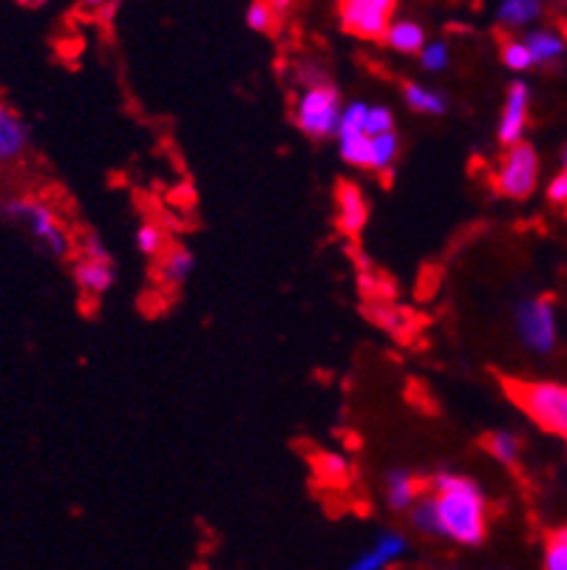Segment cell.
<instances>
[{
    "label": "cell",
    "instance_id": "ac0fdd59",
    "mask_svg": "<svg viewBox=\"0 0 567 570\" xmlns=\"http://www.w3.org/2000/svg\"><path fill=\"white\" fill-rule=\"evenodd\" d=\"M482 449H486L499 465H508V469H517L519 458H522V440H519V434L506 432V429H497V432L486 434V438H482Z\"/></svg>",
    "mask_w": 567,
    "mask_h": 570
},
{
    "label": "cell",
    "instance_id": "1f68e13d",
    "mask_svg": "<svg viewBox=\"0 0 567 570\" xmlns=\"http://www.w3.org/2000/svg\"><path fill=\"white\" fill-rule=\"evenodd\" d=\"M267 3H270V9H273L275 20L287 18V14L293 12V7H295V0H267Z\"/></svg>",
    "mask_w": 567,
    "mask_h": 570
},
{
    "label": "cell",
    "instance_id": "30bf717a",
    "mask_svg": "<svg viewBox=\"0 0 567 570\" xmlns=\"http://www.w3.org/2000/svg\"><path fill=\"white\" fill-rule=\"evenodd\" d=\"M369 222V202L350 179L335 185V225L346 238H358Z\"/></svg>",
    "mask_w": 567,
    "mask_h": 570
},
{
    "label": "cell",
    "instance_id": "4316f807",
    "mask_svg": "<svg viewBox=\"0 0 567 570\" xmlns=\"http://www.w3.org/2000/svg\"><path fill=\"white\" fill-rule=\"evenodd\" d=\"M449 63H451V51L443 40L426 43V49L420 51V66H423L426 71H431V75H437V71H446L449 69Z\"/></svg>",
    "mask_w": 567,
    "mask_h": 570
},
{
    "label": "cell",
    "instance_id": "d4e9b609",
    "mask_svg": "<svg viewBox=\"0 0 567 570\" xmlns=\"http://www.w3.org/2000/svg\"><path fill=\"white\" fill-rule=\"evenodd\" d=\"M542 570H567V525L554 528L545 537Z\"/></svg>",
    "mask_w": 567,
    "mask_h": 570
},
{
    "label": "cell",
    "instance_id": "2e32d148",
    "mask_svg": "<svg viewBox=\"0 0 567 570\" xmlns=\"http://www.w3.org/2000/svg\"><path fill=\"white\" fill-rule=\"evenodd\" d=\"M403 102L412 108L414 114H426V117H443L449 111V100L434 88H426L420 82H403Z\"/></svg>",
    "mask_w": 567,
    "mask_h": 570
},
{
    "label": "cell",
    "instance_id": "3957f363",
    "mask_svg": "<svg viewBox=\"0 0 567 570\" xmlns=\"http://www.w3.org/2000/svg\"><path fill=\"white\" fill-rule=\"evenodd\" d=\"M508 401L542 432L567 443V386L556 381H528V377H499Z\"/></svg>",
    "mask_w": 567,
    "mask_h": 570
},
{
    "label": "cell",
    "instance_id": "e575fe53",
    "mask_svg": "<svg viewBox=\"0 0 567 570\" xmlns=\"http://www.w3.org/2000/svg\"><path fill=\"white\" fill-rule=\"evenodd\" d=\"M29 3H46V0H29Z\"/></svg>",
    "mask_w": 567,
    "mask_h": 570
},
{
    "label": "cell",
    "instance_id": "4dcf8cb0",
    "mask_svg": "<svg viewBox=\"0 0 567 570\" xmlns=\"http://www.w3.org/2000/svg\"><path fill=\"white\" fill-rule=\"evenodd\" d=\"M548 202L556 207H567V154L561 157L559 174H556L548 185Z\"/></svg>",
    "mask_w": 567,
    "mask_h": 570
},
{
    "label": "cell",
    "instance_id": "277c9868",
    "mask_svg": "<svg viewBox=\"0 0 567 570\" xmlns=\"http://www.w3.org/2000/svg\"><path fill=\"white\" fill-rule=\"evenodd\" d=\"M343 102L338 88L324 75H310L304 80V88L295 97L293 122L304 137L312 142H324L338 131Z\"/></svg>",
    "mask_w": 567,
    "mask_h": 570
},
{
    "label": "cell",
    "instance_id": "f546056e",
    "mask_svg": "<svg viewBox=\"0 0 567 570\" xmlns=\"http://www.w3.org/2000/svg\"><path fill=\"white\" fill-rule=\"evenodd\" d=\"M315 469H319L321 476H326L330 483H343L350 476V465L346 460L338 458V454H319L315 458Z\"/></svg>",
    "mask_w": 567,
    "mask_h": 570
},
{
    "label": "cell",
    "instance_id": "44dd1931",
    "mask_svg": "<svg viewBox=\"0 0 567 570\" xmlns=\"http://www.w3.org/2000/svg\"><path fill=\"white\" fill-rule=\"evenodd\" d=\"M525 43H528L530 55H534V63L537 66L554 63L556 57H561V51H565V38L556 32H548V29L530 32Z\"/></svg>",
    "mask_w": 567,
    "mask_h": 570
},
{
    "label": "cell",
    "instance_id": "cb8c5ba5",
    "mask_svg": "<svg viewBox=\"0 0 567 570\" xmlns=\"http://www.w3.org/2000/svg\"><path fill=\"white\" fill-rule=\"evenodd\" d=\"M409 522H412L414 531L423 533V537H440V517H437L434 497H431L429 491L414 502V508L409 511Z\"/></svg>",
    "mask_w": 567,
    "mask_h": 570
},
{
    "label": "cell",
    "instance_id": "83f0119b",
    "mask_svg": "<svg viewBox=\"0 0 567 570\" xmlns=\"http://www.w3.org/2000/svg\"><path fill=\"white\" fill-rule=\"evenodd\" d=\"M247 26L253 32H273L275 29V14L270 9L267 0H253L247 9Z\"/></svg>",
    "mask_w": 567,
    "mask_h": 570
},
{
    "label": "cell",
    "instance_id": "d6986e66",
    "mask_svg": "<svg viewBox=\"0 0 567 570\" xmlns=\"http://www.w3.org/2000/svg\"><path fill=\"white\" fill-rule=\"evenodd\" d=\"M366 315L374 321V324L381 326L383 333L394 335V338H400V335H405L409 330H412V318H409V313H405V309H398L394 304L369 302Z\"/></svg>",
    "mask_w": 567,
    "mask_h": 570
},
{
    "label": "cell",
    "instance_id": "8fae6325",
    "mask_svg": "<svg viewBox=\"0 0 567 570\" xmlns=\"http://www.w3.org/2000/svg\"><path fill=\"white\" fill-rule=\"evenodd\" d=\"M29 126L18 111L0 97V168L18 163L29 151Z\"/></svg>",
    "mask_w": 567,
    "mask_h": 570
},
{
    "label": "cell",
    "instance_id": "f1b7e54d",
    "mask_svg": "<svg viewBox=\"0 0 567 570\" xmlns=\"http://www.w3.org/2000/svg\"><path fill=\"white\" fill-rule=\"evenodd\" d=\"M394 131V114L387 106H369L366 114V134L369 137H381V134Z\"/></svg>",
    "mask_w": 567,
    "mask_h": 570
},
{
    "label": "cell",
    "instance_id": "ffe728a7",
    "mask_svg": "<svg viewBox=\"0 0 567 570\" xmlns=\"http://www.w3.org/2000/svg\"><path fill=\"white\" fill-rule=\"evenodd\" d=\"M539 12H542V0H502L497 18L508 29H517V26H528L530 20H537Z\"/></svg>",
    "mask_w": 567,
    "mask_h": 570
},
{
    "label": "cell",
    "instance_id": "5b68a950",
    "mask_svg": "<svg viewBox=\"0 0 567 570\" xmlns=\"http://www.w3.org/2000/svg\"><path fill=\"white\" fill-rule=\"evenodd\" d=\"M77 289L86 298H100L117 282V264H114L111 250L106 247L97 233L86 230L75 238V264H71Z\"/></svg>",
    "mask_w": 567,
    "mask_h": 570
},
{
    "label": "cell",
    "instance_id": "ba28073f",
    "mask_svg": "<svg viewBox=\"0 0 567 570\" xmlns=\"http://www.w3.org/2000/svg\"><path fill=\"white\" fill-rule=\"evenodd\" d=\"M517 335L530 352L548 355L556 346V304L550 295H537L517 307Z\"/></svg>",
    "mask_w": 567,
    "mask_h": 570
},
{
    "label": "cell",
    "instance_id": "7402d4cb",
    "mask_svg": "<svg viewBox=\"0 0 567 570\" xmlns=\"http://www.w3.org/2000/svg\"><path fill=\"white\" fill-rule=\"evenodd\" d=\"M372 151H374V170L378 176H389L394 170L400 159V137L398 131L381 134V137H372Z\"/></svg>",
    "mask_w": 567,
    "mask_h": 570
},
{
    "label": "cell",
    "instance_id": "d6a6232c",
    "mask_svg": "<svg viewBox=\"0 0 567 570\" xmlns=\"http://www.w3.org/2000/svg\"><path fill=\"white\" fill-rule=\"evenodd\" d=\"M80 7L88 9V12H97V9L106 7V0H80Z\"/></svg>",
    "mask_w": 567,
    "mask_h": 570
},
{
    "label": "cell",
    "instance_id": "7a4b0ae2",
    "mask_svg": "<svg viewBox=\"0 0 567 570\" xmlns=\"http://www.w3.org/2000/svg\"><path fill=\"white\" fill-rule=\"evenodd\" d=\"M0 216L12 225L23 227L31 236V242L51 258L75 256V238L69 236L62 216L49 199L35 194H18L0 199Z\"/></svg>",
    "mask_w": 567,
    "mask_h": 570
},
{
    "label": "cell",
    "instance_id": "6da1fadb",
    "mask_svg": "<svg viewBox=\"0 0 567 570\" xmlns=\"http://www.w3.org/2000/svg\"><path fill=\"white\" fill-rule=\"evenodd\" d=\"M426 491L434 497L437 517H440V537L468 548L486 542L488 500L471 476L440 469L426 476Z\"/></svg>",
    "mask_w": 567,
    "mask_h": 570
},
{
    "label": "cell",
    "instance_id": "8992f818",
    "mask_svg": "<svg viewBox=\"0 0 567 570\" xmlns=\"http://www.w3.org/2000/svg\"><path fill=\"white\" fill-rule=\"evenodd\" d=\"M539 185V154L530 142H519L506 148L502 159L493 170V188L508 199H528Z\"/></svg>",
    "mask_w": 567,
    "mask_h": 570
},
{
    "label": "cell",
    "instance_id": "9a60e30c",
    "mask_svg": "<svg viewBox=\"0 0 567 570\" xmlns=\"http://www.w3.org/2000/svg\"><path fill=\"white\" fill-rule=\"evenodd\" d=\"M383 43L392 51H398V55H420V51L426 49L423 26L414 23V20H394V23L389 26Z\"/></svg>",
    "mask_w": 567,
    "mask_h": 570
},
{
    "label": "cell",
    "instance_id": "4fadbf2b",
    "mask_svg": "<svg viewBox=\"0 0 567 570\" xmlns=\"http://www.w3.org/2000/svg\"><path fill=\"white\" fill-rule=\"evenodd\" d=\"M405 548H409V542H405L403 533L383 531L378 533V539H374L372 546H369L361 557L352 559L343 570H387L389 564L398 562V559L403 557Z\"/></svg>",
    "mask_w": 567,
    "mask_h": 570
},
{
    "label": "cell",
    "instance_id": "e0dca14e",
    "mask_svg": "<svg viewBox=\"0 0 567 570\" xmlns=\"http://www.w3.org/2000/svg\"><path fill=\"white\" fill-rule=\"evenodd\" d=\"M338 154L350 168L358 170H374V151H372V137L366 131L361 134H343L338 137Z\"/></svg>",
    "mask_w": 567,
    "mask_h": 570
},
{
    "label": "cell",
    "instance_id": "484cf974",
    "mask_svg": "<svg viewBox=\"0 0 567 570\" xmlns=\"http://www.w3.org/2000/svg\"><path fill=\"white\" fill-rule=\"evenodd\" d=\"M499 57H502V63H506L511 71H528L537 66L534 63V55H530V49L525 40L506 38L502 43H499Z\"/></svg>",
    "mask_w": 567,
    "mask_h": 570
},
{
    "label": "cell",
    "instance_id": "5bb4252c",
    "mask_svg": "<svg viewBox=\"0 0 567 570\" xmlns=\"http://www.w3.org/2000/svg\"><path fill=\"white\" fill-rule=\"evenodd\" d=\"M194 267H196L194 250L182 245V242H174V245H168V250L159 256L156 276H159V284H163L165 289H179L182 284L190 278Z\"/></svg>",
    "mask_w": 567,
    "mask_h": 570
},
{
    "label": "cell",
    "instance_id": "7c38bea8",
    "mask_svg": "<svg viewBox=\"0 0 567 570\" xmlns=\"http://www.w3.org/2000/svg\"><path fill=\"white\" fill-rule=\"evenodd\" d=\"M426 494V476L412 474L409 469H392L383 483V497L394 514H409L414 502Z\"/></svg>",
    "mask_w": 567,
    "mask_h": 570
},
{
    "label": "cell",
    "instance_id": "9c48e42d",
    "mask_svg": "<svg viewBox=\"0 0 567 570\" xmlns=\"http://www.w3.org/2000/svg\"><path fill=\"white\" fill-rule=\"evenodd\" d=\"M528 122H530V88L528 82L517 80L508 86L506 102H502V111H499V126H497L499 145H502V148H511V145L525 142Z\"/></svg>",
    "mask_w": 567,
    "mask_h": 570
},
{
    "label": "cell",
    "instance_id": "836d02e7",
    "mask_svg": "<svg viewBox=\"0 0 567 570\" xmlns=\"http://www.w3.org/2000/svg\"><path fill=\"white\" fill-rule=\"evenodd\" d=\"M561 38H565V43H567V20L561 23Z\"/></svg>",
    "mask_w": 567,
    "mask_h": 570
},
{
    "label": "cell",
    "instance_id": "52a82bcc",
    "mask_svg": "<svg viewBox=\"0 0 567 570\" xmlns=\"http://www.w3.org/2000/svg\"><path fill=\"white\" fill-rule=\"evenodd\" d=\"M398 0H338L343 32L361 40H383L394 23Z\"/></svg>",
    "mask_w": 567,
    "mask_h": 570
},
{
    "label": "cell",
    "instance_id": "603a6c76",
    "mask_svg": "<svg viewBox=\"0 0 567 570\" xmlns=\"http://www.w3.org/2000/svg\"><path fill=\"white\" fill-rule=\"evenodd\" d=\"M134 242H137V250L143 253L145 258H159L165 250H168V238H165V230L150 219L139 222L137 233H134Z\"/></svg>",
    "mask_w": 567,
    "mask_h": 570
}]
</instances>
